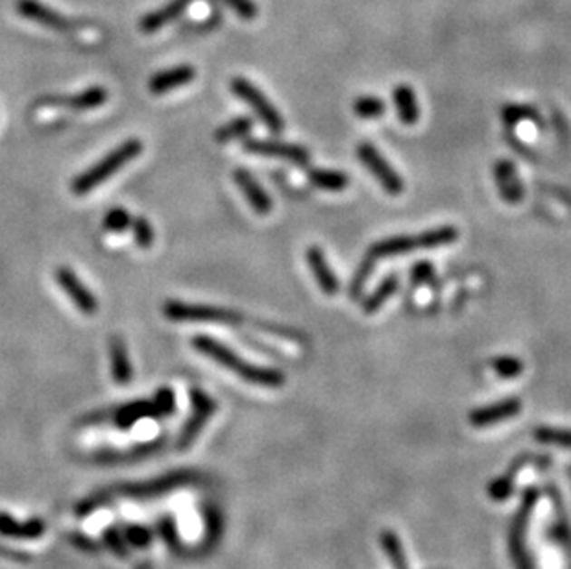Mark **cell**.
<instances>
[{
  "instance_id": "cell-1",
  "label": "cell",
  "mask_w": 571,
  "mask_h": 569,
  "mask_svg": "<svg viewBox=\"0 0 571 569\" xmlns=\"http://www.w3.org/2000/svg\"><path fill=\"white\" fill-rule=\"evenodd\" d=\"M193 348L206 355L208 359L215 361L217 364L224 366L237 377L245 379L247 383H252L256 387H265V389H279L285 383L283 371L276 368H265L257 366L252 362H247L241 359V355H237L231 348H227L224 342L209 337V335H197L193 339Z\"/></svg>"
},
{
  "instance_id": "cell-2",
  "label": "cell",
  "mask_w": 571,
  "mask_h": 569,
  "mask_svg": "<svg viewBox=\"0 0 571 569\" xmlns=\"http://www.w3.org/2000/svg\"><path fill=\"white\" fill-rule=\"evenodd\" d=\"M459 239V229L455 226L444 224L439 227H431L427 231L416 233V235H396V236H387V239H381L373 243L368 248V256H372L375 261L377 259H389V257H400L407 256L414 250H433L440 246H448L457 243Z\"/></svg>"
},
{
  "instance_id": "cell-3",
  "label": "cell",
  "mask_w": 571,
  "mask_h": 569,
  "mask_svg": "<svg viewBox=\"0 0 571 569\" xmlns=\"http://www.w3.org/2000/svg\"><path fill=\"white\" fill-rule=\"evenodd\" d=\"M140 152H142V142L139 139L124 140L122 145L108 152L101 161H97L73 179L71 183L73 193L76 197H85L87 193L92 191V188H97L99 185L108 181L113 174L122 170L130 161L137 159Z\"/></svg>"
},
{
  "instance_id": "cell-4",
  "label": "cell",
  "mask_w": 571,
  "mask_h": 569,
  "mask_svg": "<svg viewBox=\"0 0 571 569\" xmlns=\"http://www.w3.org/2000/svg\"><path fill=\"white\" fill-rule=\"evenodd\" d=\"M229 89L237 99H241L243 102H247L256 111V115L261 119V122L272 133H281L285 130V121H283V115L279 113V110L268 101L266 94L257 85H254L248 78L235 76L229 82Z\"/></svg>"
},
{
  "instance_id": "cell-5",
  "label": "cell",
  "mask_w": 571,
  "mask_h": 569,
  "mask_svg": "<svg viewBox=\"0 0 571 569\" xmlns=\"http://www.w3.org/2000/svg\"><path fill=\"white\" fill-rule=\"evenodd\" d=\"M163 314L172 322H217V323H241L243 314L239 311L202 305V304H185L178 300H169L163 305Z\"/></svg>"
},
{
  "instance_id": "cell-6",
  "label": "cell",
  "mask_w": 571,
  "mask_h": 569,
  "mask_svg": "<svg viewBox=\"0 0 571 569\" xmlns=\"http://www.w3.org/2000/svg\"><path fill=\"white\" fill-rule=\"evenodd\" d=\"M357 158L363 167L375 178V181L385 188L387 195L400 197L405 191V183L400 172L387 161V158L373 147L372 142L364 140L357 147Z\"/></svg>"
},
{
  "instance_id": "cell-7",
  "label": "cell",
  "mask_w": 571,
  "mask_h": 569,
  "mask_svg": "<svg viewBox=\"0 0 571 569\" xmlns=\"http://www.w3.org/2000/svg\"><path fill=\"white\" fill-rule=\"evenodd\" d=\"M243 149L247 154H252V156L287 159L298 167H307L311 163L309 150L300 145H295V142H283V140H272V139H247Z\"/></svg>"
},
{
  "instance_id": "cell-8",
  "label": "cell",
  "mask_w": 571,
  "mask_h": 569,
  "mask_svg": "<svg viewBox=\"0 0 571 569\" xmlns=\"http://www.w3.org/2000/svg\"><path fill=\"white\" fill-rule=\"evenodd\" d=\"M190 405H193V410H190V416H189V420L185 421L183 429H181L179 442H178L179 449H187L190 444L195 442V439L202 431V427L208 423L211 414L217 410L215 400L209 398L200 389L190 391Z\"/></svg>"
},
{
  "instance_id": "cell-9",
  "label": "cell",
  "mask_w": 571,
  "mask_h": 569,
  "mask_svg": "<svg viewBox=\"0 0 571 569\" xmlns=\"http://www.w3.org/2000/svg\"><path fill=\"white\" fill-rule=\"evenodd\" d=\"M56 281L62 291L69 296V300L78 307L83 314H94L99 309V302L94 294L85 287V283L76 275V272L69 266H60L56 270Z\"/></svg>"
},
{
  "instance_id": "cell-10",
  "label": "cell",
  "mask_w": 571,
  "mask_h": 569,
  "mask_svg": "<svg viewBox=\"0 0 571 569\" xmlns=\"http://www.w3.org/2000/svg\"><path fill=\"white\" fill-rule=\"evenodd\" d=\"M494 181L503 202L514 206L526 198V187L510 159H498L494 163Z\"/></svg>"
},
{
  "instance_id": "cell-11",
  "label": "cell",
  "mask_w": 571,
  "mask_h": 569,
  "mask_svg": "<svg viewBox=\"0 0 571 569\" xmlns=\"http://www.w3.org/2000/svg\"><path fill=\"white\" fill-rule=\"evenodd\" d=\"M305 261L311 268V274L318 284V289L325 294V296H335L341 291V279L339 275L333 272L324 248L313 245L305 250Z\"/></svg>"
},
{
  "instance_id": "cell-12",
  "label": "cell",
  "mask_w": 571,
  "mask_h": 569,
  "mask_svg": "<svg viewBox=\"0 0 571 569\" xmlns=\"http://www.w3.org/2000/svg\"><path fill=\"white\" fill-rule=\"evenodd\" d=\"M233 181L241 188L247 202L252 206V209L257 215H270L272 213V198L265 191V187L256 179V176L247 169H237L233 172Z\"/></svg>"
},
{
  "instance_id": "cell-13",
  "label": "cell",
  "mask_w": 571,
  "mask_h": 569,
  "mask_svg": "<svg viewBox=\"0 0 571 569\" xmlns=\"http://www.w3.org/2000/svg\"><path fill=\"white\" fill-rule=\"evenodd\" d=\"M17 12L24 19L34 21L44 28H51L56 32H67L73 28V23L67 17H63L62 14L54 12L49 6H44L43 3H39V0H19Z\"/></svg>"
},
{
  "instance_id": "cell-14",
  "label": "cell",
  "mask_w": 571,
  "mask_h": 569,
  "mask_svg": "<svg viewBox=\"0 0 571 569\" xmlns=\"http://www.w3.org/2000/svg\"><path fill=\"white\" fill-rule=\"evenodd\" d=\"M519 410H521L519 398H507V400L492 403L489 407L475 409L469 414V423L473 427H489V425L505 421L508 418H514Z\"/></svg>"
},
{
  "instance_id": "cell-15",
  "label": "cell",
  "mask_w": 571,
  "mask_h": 569,
  "mask_svg": "<svg viewBox=\"0 0 571 569\" xmlns=\"http://www.w3.org/2000/svg\"><path fill=\"white\" fill-rule=\"evenodd\" d=\"M195 76H197V71L193 65H176V67L156 72L149 80V89L152 94H165V92H170L172 89L190 83L195 80Z\"/></svg>"
},
{
  "instance_id": "cell-16",
  "label": "cell",
  "mask_w": 571,
  "mask_h": 569,
  "mask_svg": "<svg viewBox=\"0 0 571 569\" xmlns=\"http://www.w3.org/2000/svg\"><path fill=\"white\" fill-rule=\"evenodd\" d=\"M392 102L398 113V119L405 126H414L420 121V104L416 92L411 85L400 83L392 89Z\"/></svg>"
},
{
  "instance_id": "cell-17",
  "label": "cell",
  "mask_w": 571,
  "mask_h": 569,
  "mask_svg": "<svg viewBox=\"0 0 571 569\" xmlns=\"http://www.w3.org/2000/svg\"><path fill=\"white\" fill-rule=\"evenodd\" d=\"M54 102L62 104L69 110H74V111L97 110L108 102V89L102 85H92L85 91L73 94V97H69V99H56Z\"/></svg>"
},
{
  "instance_id": "cell-18",
  "label": "cell",
  "mask_w": 571,
  "mask_h": 569,
  "mask_svg": "<svg viewBox=\"0 0 571 569\" xmlns=\"http://www.w3.org/2000/svg\"><path fill=\"white\" fill-rule=\"evenodd\" d=\"M190 3H193V0H172V3H169L165 8L156 10V12L142 17L139 26L145 34H154L160 28L172 23L174 19H178L190 6Z\"/></svg>"
},
{
  "instance_id": "cell-19",
  "label": "cell",
  "mask_w": 571,
  "mask_h": 569,
  "mask_svg": "<svg viewBox=\"0 0 571 569\" xmlns=\"http://www.w3.org/2000/svg\"><path fill=\"white\" fill-rule=\"evenodd\" d=\"M400 289V275L398 274H389L385 275L383 279H381V283L377 284V287L366 296L363 298L361 302V307H363V313L364 314H375L381 307H383Z\"/></svg>"
},
{
  "instance_id": "cell-20",
  "label": "cell",
  "mask_w": 571,
  "mask_h": 569,
  "mask_svg": "<svg viewBox=\"0 0 571 569\" xmlns=\"http://www.w3.org/2000/svg\"><path fill=\"white\" fill-rule=\"evenodd\" d=\"M110 362H111V375L115 383L128 385L133 379V366L126 350V344L121 337H111L110 341Z\"/></svg>"
},
{
  "instance_id": "cell-21",
  "label": "cell",
  "mask_w": 571,
  "mask_h": 569,
  "mask_svg": "<svg viewBox=\"0 0 571 569\" xmlns=\"http://www.w3.org/2000/svg\"><path fill=\"white\" fill-rule=\"evenodd\" d=\"M150 416H161L156 401L154 400H137L131 403H126L122 407L117 409V412L113 414V421L119 427H130L133 423H137L142 418H150Z\"/></svg>"
},
{
  "instance_id": "cell-22",
  "label": "cell",
  "mask_w": 571,
  "mask_h": 569,
  "mask_svg": "<svg viewBox=\"0 0 571 569\" xmlns=\"http://www.w3.org/2000/svg\"><path fill=\"white\" fill-rule=\"evenodd\" d=\"M309 181L327 193H341L350 185L348 174L335 169H311Z\"/></svg>"
},
{
  "instance_id": "cell-23",
  "label": "cell",
  "mask_w": 571,
  "mask_h": 569,
  "mask_svg": "<svg viewBox=\"0 0 571 569\" xmlns=\"http://www.w3.org/2000/svg\"><path fill=\"white\" fill-rule=\"evenodd\" d=\"M254 130V121L250 117H237L231 119L229 122L222 124L217 131H215V140L217 142H231L235 139H245L248 137V133Z\"/></svg>"
},
{
  "instance_id": "cell-24",
  "label": "cell",
  "mask_w": 571,
  "mask_h": 569,
  "mask_svg": "<svg viewBox=\"0 0 571 569\" xmlns=\"http://www.w3.org/2000/svg\"><path fill=\"white\" fill-rule=\"evenodd\" d=\"M501 121L507 126H518L521 122H529V121H540V113L533 104H505L499 111Z\"/></svg>"
},
{
  "instance_id": "cell-25",
  "label": "cell",
  "mask_w": 571,
  "mask_h": 569,
  "mask_svg": "<svg viewBox=\"0 0 571 569\" xmlns=\"http://www.w3.org/2000/svg\"><path fill=\"white\" fill-rule=\"evenodd\" d=\"M353 113L364 121L379 119L387 113V102L375 94H361L353 102Z\"/></svg>"
},
{
  "instance_id": "cell-26",
  "label": "cell",
  "mask_w": 571,
  "mask_h": 569,
  "mask_svg": "<svg viewBox=\"0 0 571 569\" xmlns=\"http://www.w3.org/2000/svg\"><path fill=\"white\" fill-rule=\"evenodd\" d=\"M373 266H375V259L372 256H364L363 263L359 265L355 275L352 277V283H350V289H348V294L352 300H361L363 298V291H364V284L366 281L370 279L372 272H373Z\"/></svg>"
},
{
  "instance_id": "cell-27",
  "label": "cell",
  "mask_w": 571,
  "mask_h": 569,
  "mask_svg": "<svg viewBox=\"0 0 571 569\" xmlns=\"http://www.w3.org/2000/svg\"><path fill=\"white\" fill-rule=\"evenodd\" d=\"M535 439L542 444L571 449V431L553 429V427H538V429L535 431Z\"/></svg>"
},
{
  "instance_id": "cell-28",
  "label": "cell",
  "mask_w": 571,
  "mask_h": 569,
  "mask_svg": "<svg viewBox=\"0 0 571 569\" xmlns=\"http://www.w3.org/2000/svg\"><path fill=\"white\" fill-rule=\"evenodd\" d=\"M131 231L139 248H150L154 245V229L145 217L131 218Z\"/></svg>"
},
{
  "instance_id": "cell-29",
  "label": "cell",
  "mask_w": 571,
  "mask_h": 569,
  "mask_svg": "<svg viewBox=\"0 0 571 569\" xmlns=\"http://www.w3.org/2000/svg\"><path fill=\"white\" fill-rule=\"evenodd\" d=\"M131 215L124 207H113L104 217V229L110 233H122L131 227Z\"/></svg>"
},
{
  "instance_id": "cell-30",
  "label": "cell",
  "mask_w": 571,
  "mask_h": 569,
  "mask_svg": "<svg viewBox=\"0 0 571 569\" xmlns=\"http://www.w3.org/2000/svg\"><path fill=\"white\" fill-rule=\"evenodd\" d=\"M492 368L494 371L503 377V379H512V377H518L521 375L523 371V362L518 359V357H512V355H501V357H496L492 361Z\"/></svg>"
},
{
  "instance_id": "cell-31",
  "label": "cell",
  "mask_w": 571,
  "mask_h": 569,
  "mask_svg": "<svg viewBox=\"0 0 571 569\" xmlns=\"http://www.w3.org/2000/svg\"><path fill=\"white\" fill-rule=\"evenodd\" d=\"M0 531L8 536H37L39 531H43V526L39 521H32L28 526H19L12 519H0Z\"/></svg>"
},
{
  "instance_id": "cell-32",
  "label": "cell",
  "mask_w": 571,
  "mask_h": 569,
  "mask_svg": "<svg viewBox=\"0 0 571 569\" xmlns=\"http://www.w3.org/2000/svg\"><path fill=\"white\" fill-rule=\"evenodd\" d=\"M409 275L416 287H421V284H427L435 279V265L431 261H418L412 265Z\"/></svg>"
},
{
  "instance_id": "cell-33",
  "label": "cell",
  "mask_w": 571,
  "mask_h": 569,
  "mask_svg": "<svg viewBox=\"0 0 571 569\" xmlns=\"http://www.w3.org/2000/svg\"><path fill=\"white\" fill-rule=\"evenodd\" d=\"M222 3L231 8L243 21H256L259 8L256 6L254 0H222Z\"/></svg>"
},
{
  "instance_id": "cell-34",
  "label": "cell",
  "mask_w": 571,
  "mask_h": 569,
  "mask_svg": "<svg viewBox=\"0 0 571 569\" xmlns=\"http://www.w3.org/2000/svg\"><path fill=\"white\" fill-rule=\"evenodd\" d=\"M154 401H156V407H158L161 416H169L176 409V398H174V392L170 389H160L154 396Z\"/></svg>"
}]
</instances>
